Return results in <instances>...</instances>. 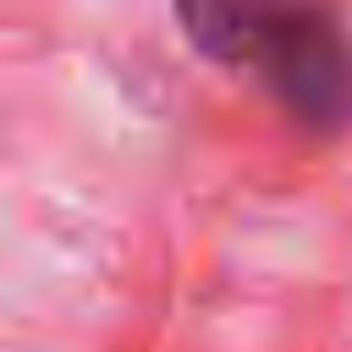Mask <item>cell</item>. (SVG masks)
<instances>
[{
  "instance_id": "6da1fadb",
  "label": "cell",
  "mask_w": 352,
  "mask_h": 352,
  "mask_svg": "<svg viewBox=\"0 0 352 352\" xmlns=\"http://www.w3.org/2000/svg\"><path fill=\"white\" fill-rule=\"evenodd\" d=\"M187 44L248 72L314 132L352 121V33L330 0H176Z\"/></svg>"
}]
</instances>
